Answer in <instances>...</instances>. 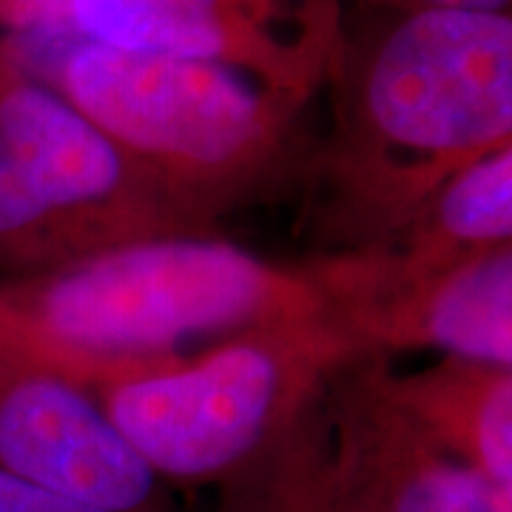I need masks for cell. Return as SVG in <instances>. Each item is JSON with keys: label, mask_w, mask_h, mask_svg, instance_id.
Here are the masks:
<instances>
[{"label": "cell", "mask_w": 512, "mask_h": 512, "mask_svg": "<svg viewBox=\"0 0 512 512\" xmlns=\"http://www.w3.org/2000/svg\"><path fill=\"white\" fill-rule=\"evenodd\" d=\"M328 316L305 265L220 234L128 242L0 288V356L97 390L251 330Z\"/></svg>", "instance_id": "obj_1"}, {"label": "cell", "mask_w": 512, "mask_h": 512, "mask_svg": "<svg viewBox=\"0 0 512 512\" xmlns=\"http://www.w3.org/2000/svg\"><path fill=\"white\" fill-rule=\"evenodd\" d=\"M510 137V12H407L353 74L313 183L319 234L336 254L379 248L458 168L512 146Z\"/></svg>", "instance_id": "obj_2"}, {"label": "cell", "mask_w": 512, "mask_h": 512, "mask_svg": "<svg viewBox=\"0 0 512 512\" xmlns=\"http://www.w3.org/2000/svg\"><path fill=\"white\" fill-rule=\"evenodd\" d=\"M359 359L348 336L322 316L239 333L174 370L106 384L94 396L168 487L228 493L268 470L288 507L319 450L313 413Z\"/></svg>", "instance_id": "obj_3"}, {"label": "cell", "mask_w": 512, "mask_h": 512, "mask_svg": "<svg viewBox=\"0 0 512 512\" xmlns=\"http://www.w3.org/2000/svg\"><path fill=\"white\" fill-rule=\"evenodd\" d=\"M60 94L214 234L282 165V92L228 63L83 40L60 66Z\"/></svg>", "instance_id": "obj_4"}, {"label": "cell", "mask_w": 512, "mask_h": 512, "mask_svg": "<svg viewBox=\"0 0 512 512\" xmlns=\"http://www.w3.org/2000/svg\"><path fill=\"white\" fill-rule=\"evenodd\" d=\"M214 234L55 89L0 66V288L128 242Z\"/></svg>", "instance_id": "obj_5"}, {"label": "cell", "mask_w": 512, "mask_h": 512, "mask_svg": "<svg viewBox=\"0 0 512 512\" xmlns=\"http://www.w3.org/2000/svg\"><path fill=\"white\" fill-rule=\"evenodd\" d=\"M362 359L393 350L512 367V242L433 274H393L365 251L302 262Z\"/></svg>", "instance_id": "obj_6"}, {"label": "cell", "mask_w": 512, "mask_h": 512, "mask_svg": "<svg viewBox=\"0 0 512 512\" xmlns=\"http://www.w3.org/2000/svg\"><path fill=\"white\" fill-rule=\"evenodd\" d=\"M311 487L328 512H512V487L441 450L379 393L370 359L328 393Z\"/></svg>", "instance_id": "obj_7"}, {"label": "cell", "mask_w": 512, "mask_h": 512, "mask_svg": "<svg viewBox=\"0 0 512 512\" xmlns=\"http://www.w3.org/2000/svg\"><path fill=\"white\" fill-rule=\"evenodd\" d=\"M0 470L109 512H180L92 390L0 356Z\"/></svg>", "instance_id": "obj_8"}, {"label": "cell", "mask_w": 512, "mask_h": 512, "mask_svg": "<svg viewBox=\"0 0 512 512\" xmlns=\"http://www.w3.org/2000/svg\"><path fill=\"white\" fill-rule=\"evenodd\" d=\"M69 23L89 43L217 60L296 94L305 72L265 35L251 0H69Z\"/></svg>", "instance_id": "obj_9"}, {"label": "cell", "mask_w": 512, "mask_h": 512, "mask_svg": "<svg viewBox=\"0 0 512 512\" xmlns=\"http://www.w3.org/2000/svg\"><path fill=\"white\" fill-rule=\"evenodd\" d=\"M387 402L441 450L512 487V367L441 356L416 373H390L370 356Z\"/></svg>", "instance_id": "obj_10"}, {"label": "cell", "mask_w": 512, "mask_h": 512, "mask_svg": "<svg viewBox=\"0 0 512 512\" xmlns=\"http://www.w3.org/2000/svg\"><path fill=\"white\" fill-rule=\"evenodd\" d=\"M512 242V146L458 168L421 211L379 248H367L393 274L444 271L461 259Z\"/></svg>", "instance_id": "obj_11"}, {"label": "cell", "mask_w": 512, "mask_h": 512, "mask_svg": "<svg viewBox=\"0 0 512 512\" xmlns=\"http://www.w3.org/2000/svg\"><path fill=\"white\" fill-rule=\"evenodd\" d=\"M0 512H109L100 507H89L72 498L49 493L35 487L23 478L0 470Z\"/></svg>", "instance_id": "obj_12"}, {"label": "cell", "mask_w": 512, "mask_h": 512, "mask_svg": "<svg viewBox=\"0 0 512 512\" xmlns=\"http://www.w3.org/2000/svg\"><path fill=\"white\" fill-rule=\"evenodd\" d=\"M0 12L23 32H46L69 20V0H0Z\"/></svg>", "instance_id": "obj_13"}, {"label": "cell", "mask_w": 512, "mask_h": 512, "mask_svg": "<svg viewBox=\"0 0 512 512\" xmlns=\"http://www.w3.org/2000/svg\"><path fill=\"white\" fill-rule=\"evenodd\" d=\"M413 9H467V12H507L510 0H410Z\"/></svg>", "instance_id": "obj_14"}, {"label": "cell", "mask_w": 512, "mask_h": 512, "mask_svg": "<svg viewBox=\"0 0 512 512\" xmlns=\"http://www.w3.org/2000/svg\"><path fill=\"white\" fill-rule=\"evenodd\" d=\"M285 512H328L325 510V504L316 498V493H313V487H311V481L299 490V495L293 498L291 504L285 507Z\"/></svg>", "instance_id": "obj_15"}]
</instances>
